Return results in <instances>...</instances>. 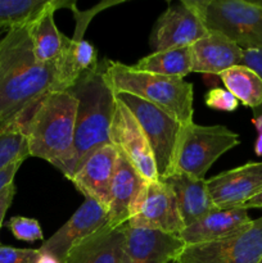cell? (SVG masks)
<instances>
[{"label":"cell","instance_id":"f546056e","mask_svg":"<svg viewBox=\"0 0 262 263\" xmlns=\"http://www.w3.org/2000/svg\"><path fill=\"white\" fill-rule=\"evenodd\" d=\"M243 66L248 67L252 71L256 72L262 80V48L258 49H247L243 50V57H241V63ZM262 116V104L253 109V118Z\"/></svg>","mask_w":262,"mask_h":263},{"label":"cell","instance_id":"ba28073f","mask_svg":"<svg viewBox=\"0 0 262 263\" xmlns=\"http://www.w3.org/2000/svg\"><path fill=\"white\" fill-rule=\"evenodd\" d=\"M179 263H259L262 261V216L229 238L213 243L184 247Z\"/></svg>","mask_w":262,"mask_h":263},{"label":"cell","instance_id":"8fae6325","mask_svg":"<svg viewBox=\"0 0 262 263\" xmlns=\"http://www.w3.org/2000/svg\"><path fill=\"white\" fill-rule=\"evenodd\" d=\"M208 35L197 13L185 0L170 4L157 20L151 35V46L154 51L189 48Z\"/></svg>","mask_w":262,"mask_h":263},{"label":"cell","instance_id":"484cf974","mask_svg":"<svg viewBox=\"0 0 262 263\" xmlns=\"http://www.w3.org/2000/svg\"><path fill=\"white\" fill-rule=\"evenodd\" d=\"M7 228L9 229L10 233L13 234V236L17 240L33 243V241L43 240L44 239L40 222L35 218L15 216V217H12L8 221Z\"/></svg>","mask_w":262,"mask_h":263},{"label":"cell","instance_id":"9c48e42d","mask_svg":"<svg viewBox=\"0 0 262 263\" xmlns=\"http://www.w3.org/2000/svg\"><path fill=\"white\" fill-rule=\"evenodd\" d=\"M126 225L179 235L184 229V222L174 190L161 179L145 181Z\"/></svg>","mask_w":262,"mask_h":263},{"label":"cell","instance_id":"277c9868","mask_svg":"<svg viewBox=\"0 0 262 263\" xmlns=\"http://www.w3.org/2000/svg\"><path fill=\"white\" fill-rule=\"evenodd\" d=\"M105 79L116 94H130L156 105L182 125L193 122L194 87L184 79L138 71L116 61H107Z\"/></svg>","mask_w":262,"mask_h":263},{"label":"cell","instance_id":"4dcf8cb0","mask_svg":"<svg viewBox=\"0 0 262 263\" xmlns=\"http://www.w3.org/2000/svg\"><path fill=\"white\" fill-rule=\"evenodd\" d=\"M15 195V185L14 182L8 185L2 193H0V229L3 226V221H4L5 215H7L8 210L12 205L13 199Z\"/></svg>","mask_w":262,"mask_h":263},{"label":"cell","instance_id":"9a60e30c","mask_svg":"<svg viewBox=\"0 0 262 263\" xmlns=\"http://www.w3.org/2000/svg\"><path fill=\"white\" fill-rule=\"evenodd\" d=\"M184 247L176 235L125 225L121 263H170Z\"/></svg>","mask_w":262,"mask_h":263},{"label":"cell","instance_id":"8992f818","mask_svg":"<svg viewBox=\"0 0 262 263\" xmlns=\"http://www.w3.org/2000/svg\"><path fill=\"white\" fill-rule=\"evenodd\" d=\"M123 104L133 112L149 141L159 179H164L176 170L177 152L181 140L182 128L180 123L156 105L130 94H116Z\"/></svg>","mask_w":262,"mask_h":263},{"label":"cell","instance_id":"52a82bcc","mask_svg":"<svg viewBox=\"0 0 262 263\" xmlns=\"http://www.w3.org/2000/svg\"><path fill=\"white\" fill-rule=\"evenodd\" d=\"M240 144L239 135L226 126H200L192 122L182 128L176 170L195 179H204L213 163Z\"/></svg>","mask_w":262,"mask_h":263},{"label":"cell","instance_id":"ffe728a7","mask_svg":"<svg viewBox=\"0 0 262 263\" xmlns=\"http://www.w3.org/2000/svg\"><path fill=\"white\" fill-rule=\"evenodd\" d=\"M74 4V2L66 0H50L48 7L28 25L33 54L38 62L46 63L54 61L64 50L69 39L57 28L54 13L59 8H72Z\"/></svg>","mask_w":262,"mask_h":263},{"label":"cell","instance_id":"cb8c5ba5","mask_svg":"<svg viewBox=\"0 0 262 263\" xmlns=\"http://www.w3.org/2000/svg\"><path fill=\"white\" fill-rule=\"evenodd\" d=\"M49 3L50 0H0V28L28 26Z\"/></svg>","mask_w":262,"mask_h":263},{"label":"cell","instance_id":"e0dca14e","mask_svg":"<svg viewBox=\"0 0 262 263\" xmlns=\"http://www.w3.org/2000/svg\"><path fill=\"white\" fill-rule=\"evenodd\" d=\"M144 184L145 180L118 154L110 184L109 204L107 207L108 225L110 228H122L128 222Z\"/></svg>","mask_w":262,"mask_h":263},{"label":"cell","instance_id":"4fadbf2b","mask_svg":"<svg viewBox=\"0 0 262 263\" xmlns=\"http://www.w3.org/2000/svg\"><path fill=\"white\" fill-rule=\"evenodd\" d=\"M211 198L218 210L243 207L262 190V162H248L207 180Z\"/></svg>","mask_w":262,"mask_h":263},{"label":"cell","instance_id":"f35d334b","mask_svg":"<svg viewBox=\"0 0 262 263\" xmlns=\"http://www.w3.org/2000/svg\"><path fill=\"white\" fill-rule=\"evenodd\" d=\"M259 263H262V261H261V262H259Z\"/></svg>","mask_w":262,"mask_h":263},{"label":"cell","instance_id":"d6986e66","mask_svg":"<svg viewBox=\"0 0 262 263\" xmlns=\"http://www.w3.org/2000/svg\"><path fill=\"white\" fill-rule=\"evenodd\" d=\"M193 72L203 74H218L241 63L243 49L216 32H208L204 37L190 46Z\"/></svg>","mask_w":262,"mask_h":263},{"label":"cell","instance_id":"f1b7e54d","mask_svg":"<svg viewBox=\"0 0 262 263\" xmlns=\"http://www.w3.org/2000/svg\"><path fill=\"white\" fill-rule=\"evenodd\" d=\"M118 3L120 2L102 3V4L95 5L92 9L86 10V12H80V10L76 8V4H74L71 9L74 14V20H76V31H74V35L72 39H74V40H81V39H84V33H85V31H86V28H87V26H89L91 18L94 17L97 13H99L103 8L112 7V5L118 4Z\"/></svg>","mask_w":262,"mask_h":263},{"label":"cell","instance_id":"836d02e7","mask_svg":"<svg viewBox=\"0 0 262 263\" xmlns=\"http://www.w3.org/2000/svg\"><path fill=\"white\" fill-rule=\"evenodd\" d=\"M39 251H40V249H39ZM36 263H62V262H59L58 259H57L54 256H51V254L40 252V256H39V259Z\"/></svg>","mask_w":262,"mask_h":263},{"label":"cell","instance_id":"4316f807","mask_svg":"<svg viewBox=\"0 0 262 263\" xmlns=\"http://www.w3.org/2000/svg\"><path fill=\"white\" fill-rule=\"evenodd\" d=\"M204 103L211 109L221 112H234L239 105V100L231 92L221 87L208 90L204 97Z\"/></svg>","mask_w":262,"mask_h":263},{"label":"cell","instance_id":"30bf717a","mask_svg":"<svg viewBox=\"0 0 262 263\" xmlns=\"http://www.w3.org/2000/svg\"><path fill=\"white\" fill-rule=\"evenodd\" d=\"M110 144L145 181L159 180L149 141L130 109L117 98L109 130Z\"/></svg>","mask_w":262,"mask_h":263},{"label":"cell","instance_id":"8d00e7d4","mask_svg":"<svg viewBox=\"0 0 262 263\" xmlns=\"http://www.w3.org/2000/svg\"><path fill=\"white\" fill-rule=\"evenodd\" d=\"M7 31L8 30H4V28H0V40H2V37L5 35V32H7Z\"/></svg>","mask_w":262,"mask_h":263},{"label":"cell","instance_id":"7a4b0ae2","mask_svg":"<svg viewBox=\"0 0 262 263\" xmlns=\"http://www.w3.org/2000/svg\"><path fill=\"white\" fill-rule=\"evenodd\" d=\"M77 102L67 91L45 95L23 120L30 157L41 158L71 180L76 171L74 151Z\"/></svg>","mask_w":262,"mask_h":263},{"label":"cell","instance_id":"d4e9b609","mask_svg":"<svg viewBox=\"0 0 262 263\" xmlns=\"http://www.w3.org/2000/svg\"><path fill=\"white\" fill-rule=\"evenodd\" d=\"M26 117L0 125V171L13 162L25 161L30 157L22 130V122Z\"/></svg>","mask_w":262,"mask_h":263},{"label":"cell","instance_id":"2e32d148","mask_svg":"<svg viewBox=\"0 0 262 263\" xmlns=\"http://www.w3.org/2000/svg\"><path fill=\"white\" fill-rule=\"evenodd\" d=\"M248 210L243 207L215 210L192 225L182 229L177 238L185 247L222 240L239 233L251 223Z\"/></svg>","mask_w":262,"mask_h":263},{"label":"cell","instance_id":"1f68e13d","mask_svg":"<svg viewBox=\"0 0 262 263\" xmlns=\"http://www.w3.org/2000/svg\"><path fill=\"white\" fill-rule=\"evenodd\" d=\"M25 161H17L13 162L12 164H9L8 167H5L4 170L0 171V193L8 186V185L13 184L14 182V177L17 175L18 170H20L21 164Z\"/></svg>","mask_w":262,"mask_h":263},{"label":"cell","instance_id":"74e56055","mask_svg":"<svg viewBox=\"0 0 262 263\" xmlns=\"http://www.w3.org/2000/svg\"><path fill=\"white\" fill-rule=\"evenodd\" d=\"M170 263H179V262H175V261H172V262H170Z\"/></svg>","mask_w":262,"mask_h":263},{"label":"cell","instance_id":"6da1fadb","mask_svg":"<svg viewBox=\"0 0 262 263\" xmlns=\"http://www.w3.org/2000/svg\"><path fill=\"white\" fill-rule=\"evenodd\" d=\"M50 92H59L55 59L38 62L28 26L8 30L0 40V125L28 116Z\"/></svg>","mask_w":262,"mask_h":263},{"label":"cell","instance_id":"5bb4252c","mask_svg":"<svg viewBox=\"0 0 262 263\" xmlns=\"http://www.w3.org/2000/svg\"><path fill=\"white\" fill-rule=\"evenodd\" d=\"M117 156L112 144L100 146L77 166L69 181L85 198L97 200L107 208Z\"/></svg>","mask_w":262,"mask_h":263},{"label":"cell","instance_id":"7402d4cb","mask_svg":"<svg viewBox=\"0 0 262 263\" xmlns=\"http://www.w3.org/2000/svg\"><path fill=\"white\" fill-rule=\"evenodd\" d=\"M133 68L159 74V76L184 79L185 76L193 72L190 46L163 51H153L149 55L139 59L138 63L133 66Z\"/></svg>","mask_w":262,"mask_h":263},{"label":"cell","instance_id":"ac0fdd59","mask_svg":"<svg viewBox=\"0 0 262 263\" xmlns=\"http://www.w3.org/2000/svg\"><path fill=\"white\" fill-rule=\"evenodd\" d=\"M161 180L174 190L184 228L217 210L205 179H195L185 172L175 171Z\"/></svg>","mask_w":262,"mask_h":263},{"label":"cell","instance_id":"d590c367","mask_svg":"<svg viewBox=\"0 0 262 263\" xmlns=\"http://www.w3.org/2000/svg\"><path fill=\"white\" fill-rule=\"evenodd\" d=\"M252 123H253V126L256 127L258 135H262V116H259V117H256V118H252Z\"/></svg>","mask_w":262,"mask_h":263},{"label":"cell","instance_id":"603a6c76","mask_svg":"<svg viewBox=\"0 0 262 263\" xmlns=\"http://www.w3.org/2000/svg\"><path fill=\"white\" fill-rule=\"evenodd\" d=\"M220 79L243 105L253 110L262 104V80L251 68L238 64L220 73Z\"/></svg>","mask_w":262,"mask_h":263},{"label":"cell","instance_id":"44dd1931","mask_svg":"<svg viewBox=\"0 0 262 263\" xmlns=\"http://www.w3.org/2000/svg\"><path fill=\"white\" fill-rule=\"evenodd\" d=\"M125 246V226L100 230L72 247L64 263H121Z\"/></svg>","mask_w":262,"mask_h":263},{"label":"cell","instance_id":"d6a6232c","mask_svg":"<svg viewBox=\"0 0 262 263\" xmlns=\"http://www.w3.org/2000/svg\"><path fill=\"white\" fill-rule=\"evenodd\" d=\"M243 208H246V210H251V208H262V190L258 194L254 195L253 198H251L248 202L244 203Z\"/></svg>","mask_w":262,"mask_h":263},{"label":"cell","instance_id":"7c38bea8","mask_svg":"<svg viewBox=\"0 0 262 263\" xmlns=\"http://www.w3.org/2000/svg\"><path fill=\"white\" fill-rule=\"evenodd\" d=\"M105 225H108L107 208L97 200L85 198L84 203L71 216V218L48 240L44 241L39 249L64 263L72 247L95 234Z\"/></svg>","mask_w":262,"mask_h":263},{"label":"cell","instance_id":"5b68a950","mask_svg":"<svg viewBox=\"0 0 262 263\" xmlns=\"http://www.w3.org/2000/svg\"><path fill=\"white\" fill-rule=\"evenodd\" d=\"M208 32L241 48H262V0H185Z\"/></svg>","mask_w":262,"mask_h":263},{"label":"cell","instance_id":"3957f363","mask_svg":"<svg viewBox=\"0 0 262 263\" xmlns=\"http://www.w3.org/2000/svg\"><path fill=\"white\" fill-rule=\"evenodd\" d=\"M105 67L107 61L85 71L67 90L77 102L74 127L77 166L98 148L110 144L109 130L117 97L105 79Z\"/></svg>","mask_w":262,"mask_h":263},{"label":"cell","instance_id":"e575fe53","mask_svg":"<svg viewBox=\"0 0 262 263\" xmlns=\"http://www.w3.org/2000/svg\"><path fill=\"white\" fill-rule=\"evenodd\" d=\"M254 153L258 157H262V135H258L254 143Z\"/></svg>","mask_w":262,"mask_h":263},{"label":"cell","instance_id":"83f0119b","mask_svg":"<svg viewBox=\"0 0 262 263\" xmlns=\"http://www.w3.org/2000/svg\"><path fill=\"white\" fill-rule=\"evenodd\" d=\"M39 256V249H21L0 244V263H36Z\"/></svg>","mask_w":262,"mask_h":263}]
</instances>
